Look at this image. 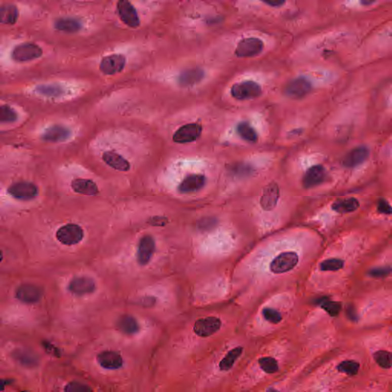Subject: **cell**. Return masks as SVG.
I'll list each match as a JSON object with an SVG mask.
<instances>
[{"mask_svg":"<svg viewBox=\"0 0 392 392\" xmlns=\"http://www.w3.org/2000/svg\"><path fill=\"white\" fill-rule=\"evenodd\" d=\"M237 132L243 140L250 143H255L258 139L255 130L248 122H241L239 124Z\"/></svg>","mask_w":392,"mask_h":392,"instance_id":"obj_30","label":"cell"},{"mask_svg":"<svg viewBox=\"0 0 392 392\" xmlns=\"http://www.w3.org/2000/svg\"><path fill=\"white\" fill-rule=\"evenodd\" d=\"M263 316L267 321L273 324H278L282 320L281 313L272 308H264L262 311Z\"/></svg>","mask_w":392,"mask_h":392,"instance_id":"obj_39","label":"cell"},{"mask_svg":"<svg viewBox=\"0 0 392 392\" xmlns=\"http://www.w3.org/2000/svg\"><path fill=\"white\" fill-rule=\"evenodd\" d=\"M242 351H243V348L240 346L236 347V348H233L231 351H228L227 355L220 362V369L221 371L230 370L234 366L236 362L237 361V359L242 354Z\"/></svg>","mask_w":392,"mask_h":392,"instance_id":"obj_29","label":"cell"},{"mask_svg":"<svg viewBox=\"0 0 392 392\" xmlns=\"http://www.w3.org/2000/svg\"><path fill=\"white\" fill-rule=\"evenodd\" d=\"M347 315H348V318L353 321H356L357 320V314H356V310L352 308L349 307L347 309Z\"/></svg>","mask_w":392,"mask_h":392,"instance_id":"obj_45","label":"cell"},{"mask_svg":"<svg viewBox=\"0 0 392 392\" xmlns=\"http://www.w3.org/2000/svg\"><path fill=\"white\" fill-rule=\"evenodd\" d=\"M362 4H363V5H370V4H374L373 1H363Z\"/></svg>","mask_w":392,"mask_h":392,"instance_id":"obj_46","label":"cell"},{"mask_svg":"<svg viewBox=\"0 0 392 392\" xmlns=\"http://www.w3.org/2000/svg\"><path fill=\"white\" fill-rule=\"evenodd\" d=\"M43 296V289L34 284H22L18 287L16 292V298L25 303H37L41 300Z\"/></svg>","mask_w":392,"mask_h":392,"instance_id":"obj_13","label":"cell"},{"mask_svg":"<svg viewBox=\"0 0 392 392\" xmlns=\"http://www.w3.org/2000/svg\"><path fill=\"white\" fill-rule=\"evenodd\" d=\"M231 96L234 99L239 101L255 99L262 94V89L260 85L252 82L245 81L240 83L234 84L231 88Z\"/></svg>","mask_w":392,"mask_h":392,"instance_id":"obj_1","label":"cell"},{"mask_svg":"<svg viewBox=\"0 0 392 392\" xmlns=\"http://www.w3.org/2000/svg\"><path fill=\"white\" fill-rule=\"evenodd\" d=\"M65 392H94L90 386L79 381H71L64 387Z\"/></svg>","mask_w":392,"mask_h":392,"instance_id":"obj_38","label":"cell"},{"mask_svg":"<svg viewBox=\"0 0 392 392\" xmlns=\"http://www.w3.org/2000/svg\"><path fill=\"white\" fill-rule=\"evenodd\" d=\"M13 357L17 363L24 367L35 368L38 366V356L29 350L22 348L15 350L13 352Z\"/></svg>","mask_w":392,"mask_h":392,"instance_id":"obj_23","label":"cell"},{"mask_svg":"<svg viewBox=\"0 0 392 392\" xmlns=\"http://www.w3.org/2000/svg\"><path fill=\"white\" fill-rule=\"evenodd\" d=\"M264 43L257 38H245L238 43L236 55L239 58H251L262 52Z\"/></svg>","mask_w":392,"mask_h":392,"instance_id":"obj_7","label":"cell"},{"mask_svg":"<svg viewBox=\"0 0 392 392\" xmlns=\"http://www.w3.org/2000/svg\"><path fill=\"white\" fill-rule=\"evenodd\" d=\"M204 76V71L201 68H192L182 72L179 75L178 81L182 86H191L203 80Z\"/></svg>","mask_w":392,"mask_h":392,"instance_id":"obj_28","label":"cell"},{"mask_svg":"<svg viewBox=\"0 0 392 392\" xmlns=\"http://www.w3.org/2000/svg\"><path fill=\"white\" fill-rule=\"evenodd\" d=\"M344 267V260L339 258H330L320 263V268L323 271H337Z\"/></svg>","mask_w":392,"mask_h":392,"instance_id":"obj_34","label":"cell"},{"mask_svg":"<svg viewBox=\"0 0 392 392\" xmlns=\"http://www.w3.org/2000/svg\"><path fill=\"white\" fill-rule=\"evenodd\" d=\"M369 148L367 146H358L350 151L342 160V165L346 168H355L362 165L369 158Z\"/></svg>","mask_w":392,"mask_h":392,"instance_id":"obj_16","label":"cell"},{"mask_svg":"<svg viewBox=\"0 0 392 392\" xmlns=\"http://www.w3.org/2000/svg\"><path fill=\"white\" fill-rule=\"evenodd\" d=\"M126 58L123 55L114 54L104 57L100 64L101 72L107 75H113L121 72L125 67Z\"/></svg>","mask_w":392,"mask_h":392,"instance_id":"obj_12","label":"cell"},{"mask_svg":"<svg viewBox=\"0 0 392 392\" xmlns=\"http://www.w3.org/2000/svg\"><path fill=\"white\" fill-rule=\"evenodd\" d=\"M203 127L200 124L191 123L178 129L173 135V141L177 143H192L201 137Z\"/></svg>","mask_w":392,"mask_h":392,"instance_id":"obj_5","label":"cell"},{"mask_svg":"<svg viewBox=\"0 0 392 392\" xmlns=\"http://www.w3.org/2000/svg\"><path fill=\"white\" fill-rule=\"evenodd\" d=\"M8 192L16 200L28 201L33 200L38 195V188L35 184L23 181L10 185L8 188Z\"/></svg>","mask_w":392,"mask_h":392,"instance_id":"obj_6","label":"cell"},{"mask_svg":"<svg viewBox=\"0 0 392 392\" xmlns=\"http://www.w3.org/2000/svg\"><path fill=\"white\" fill-rule=\"evenodd\" d=\"M102 158L106 164L114 170L121 172H127L130 170V163L116 152L107 151L103 154Z\"/></svg>","mask_w":392,"mask_h":392,"instance_id":"obj_21","label":"cell"},{"mask_svg":"<svg viewBox=\"0 0 392 392\" xmlns=\"http://www.w3.org/2000/svg\"><path fill=\"white\" fill-rule=\"evenodd\" d=\"M264 4L272 7H280L284 5L285 2L282 0H269V1H264Z\"/></svg>","mask_w":392,"mask_h":392,"instance_id":"obj_44","label":"cell"},{"mask_svg":"<svg viewBox=\"0 0 392 392\" xmlns=\"http://www.w3.org/2000/svg\"><path fill=\"white\" fill-rule=\"evenodd\" d=\"M360 365L354 360H345L339 363L337 366V370L342 373L346 374L349 376L357 375Z\"/></svg>","mask_w":392,"mask_h":392,"instance_id":"obj_32","label":"cell"},{"mask_svg":"<svg viewBox=\"0 0 392 392\" xmlns=\"http://www.w3.org/2000/svg\"><path fill=\"white\" fill-rule=\"evenodd\" d=\"M84 238V231L81 226L76 224H68L60 227L56 232V239L64 245H77Z\"/></svg>","mask_w":392,"mask_h":392,"instance_id":"obj_4","label":"cell"},{"mask_svg":"<svg viewBox=\"0 0 392 392\" xmlns=\"http://www.w3.org/2000/svg\"><path fill=\"white\" fill-rule=\"evenodd\" d=\"M71 130L68 127L61 125H53L45 130L42 139L49 143H61L71 137Z\"/></svg>","mask_w":392,"mask_h":392,"instance_id":"obj_19","label":"cell"},{"mask_svg":"<svg viewBox=\"0 0 392 392\" xmlns=\"http://www.w3.org/2000/svg\"><path fill=\"white\" fill-rule=\"evenodd\" d=\"M167 222H168V220H167V218H166L165 217H153V218H151L150 221H149V223H150L152 225L155 226L165 225V224H167Z\"/></svg>","mask_w":392,"mask_h":392,"instance_id":"obj_42","label":"cell"},{"mask_svg":"<svg viewBox=\"0 0 392 392\" xmlns=\"http://www.w3.org/2000/svg\"><path fill=\"white\" fill-rule=\"evenodd\" d=\"M35 91L38 94L49 97H60L64 93L61 87L55 85H38L35 88Z\"/></svg>","mask_w":392,"mask_h":392,"instance_id":"obj_31","label":"cell"},{"mask_svg":"<svg viewBox=\"0 0 392 392\" xmlns=\"http://www.w3.org/2000/svg\"><path fill=\"white\" fill-rule=\"evenodd\" d=\"M97 362L103 369L116 370L122 367L123 358L119 353L110 350L101 351L97 356Z\"/></svg>","mask_w":392,"mask_h":392,"instance_id":"obj_17","label":"cell"},{"mask_svg":"<svg viewBox=\"0 0 392 392\" xmlns=\"http://www.w3.org/2000/svg\"><path fill=\"white\" fill-rule=\"evenodd\" d=\"M258 364L263 371L267 374H273L279 369L276 359L271 357H263L259 359Z\"/></svg>","mask_w":392,"mask_h":392,"instance_id":"obj_37","label":"cell"},{"mask_svg":"<svg viewBox=\"0 0 392 392\" xmlns=\"http://www.w3.org/2000/svg\"><path fill=\"white\" fill-rule=\"evenodd\" d=\"M22 392H26V391H22Z\"/></svg>","mask_w":392,"mask_h":392,"instance_id":"obj_49","label":"cell"},{"mask_svg":"<svg viewBox=\"0 0 392 392\" xmlns=\"http://www.w3.org/2000/svg\"><path fill=\"white\" fill-rule=\"evenodd\" d=\"M155 250V240L151 236H144L140 239L137 248V261L141 266L149 264Z\"/></svg>","mask_w":392,"mask_h":392,"instance_id":"obj_14","label":"cell"},{"mask_svg":"<svg viewBox=\"0 0 392 392\" xmlns=\"http://www.w3.org/2000/svg\"><path fill=\"white\" fill-rule=\"evenodd\" d=\"M299 262V256L293 251L281 253L277 256L270 264V270L272 273L280 275L287 273L293 270Z\"/></svg>","mask_w":392,"mask_h":392,"instance_id":"obj_2","label":"cell"},{"mask_svg":"<svg viewBox=\"0 0 392 392\" xmlns=\"http://www.w3.org/2000/svg\"><path fill=\"white\" fill-rule=\"evenodd\" d=\"M54 28L65 33H75L82 29V23L75 18L61 17L55 21Z\"/></svg>","mask_w":392,"mask_h":392,"instance_id":"obj_22","label":"cell"},{"mask_svg":"<svg viewBox=\"0 0 392 392\" xmlns=\"http://www.w3.org/2000/svg\"><path fill=\"white\" fill-rule=\"evenodd\" d=\"M280 198L279 187L276 183H270L264 188L260 203L265 211L273 210L278 204Z\"/></svg>","mask_w":392,"mask_h":392,"instance_id":"obj_20","label":"cell"},{"mask_svg":"<svg viewBox=\"0 0 392 392\" xmlns=\"http://www.w3.org/2000/svg\"><path fill=\"white\" fill-rule=\"evenodd\" d=\"M17 120L18 114L14 109L6 104H0V123H13Z\"/></svg>","mask_w":392,"mask_h":392,"instance_id":"obj_36","label":"cell"},{"mask_svg":"<svg viewBox=\"0 0 392 392\" xmlns=\"http://www.w3.org/2000/svg\"><path fill=\"white\" fill-rule=\"evenodd\" d=\"M68 290L74 295L82 297L94 293L96 290V284L92 278L88 277H76L70 281Z\"/></svg>","mask_w":392,"mask_h":392,"instance_id":"obj_11","label":"cell"},{"mask_svg":"<svg viewBox=\"0 0 392 392\" xmlns=\"http://www.w3.org/2000/svg\"><path fill=\"white\" fill-rule=\"evenodd\" d=\"M118 330L125 335L136 334L140 330L138 322L132 316L124 315L120 317L116 323Z\"/></svg>","mask_w":392,"mask_h":392,"instance_id":"obj_26","label":"cell"},{"mask_svg":"<svg viewBox=\"0 0 392 392\" xmlns=\"http://www.w3.org/2000/svg\"><path fill=\"white\" fill-rule=\"evenodd\" d=\"M43 54V49L38 45L31 43H22L13 49L12 58L17 62H27L41 58Z\"/></svg>","mask_w":392,"mask_h":392,"instance_id":"obj_3","label":"cell"},{"mask_svg":"<svg viewBox=\"0 0 392 392\" xmlns=\"http://www.w3.org/2000/svg\"><path fill=\"white\" fill-rule=\"evenodd\" d=\"M312 90V84L306 77L293 79L287 84L285 94L293 99H301L306 97Z\"/></svg>","mask_w":392,"mask_h":392,"instance_id":"obj_10","label":"cell"},{"mask_svg":"<svg viewBox=\"0 0 392 392\" xmlns=\"http://www.w3.org/2000/svg\"><path fill=\"white\" fill-rule=\"evenodd\" d=\"M267 392H279L278 390H275V389L272 388V387H270V388H269L268 390H267Z\"/></svg>","mask_w":392,"mask_h":392,"instance_id":"obj_47","label":"cell"},{"mask_svg":"<svg viewBox=\"0 0 392 392\" xmlns=\"http://www.w3.org/2000/svg\"><path fill=\"white\" fill-rule=\"evenodd\" d=\"M378 211L380 213L384 215H390L392 212L391 206L387 200L381 199L378 200Z\"/></svg>","mask_w":392,"mask_h":392,"instance_id":"obj_41","label":"cell"},{"mask_svg":"<svg viewBox=\"0 0 392 392\" xmlns=\"http://www.w3.org/2000/svg\"><path fill=\"white\" fill-rule=\"evenodd\" d=\"M221 326L220 319L215 317L200 319L194 323L193 330L200 337H209L216 333Z\"/></svg>","mask_w":392,"mask_h":392,"instance_id":"obj_8","label":"cell"},{"mask_svg":"<svg viewBox=\"0 0 392 392\" xmlns=\"http://www.w3.org/2000/svg\"><path fill=\"white\" fill-rule=\"evenodd\" d=\"M71 187L75 192L85 195H95L98 193L97 185L91 179H74L71 182Z\"/></svg>","mask_w":392,"mask_h":392,"instance_id":"obj_24","label":"cell"},{"mask_svg":"<svg viewBox=\"0 0 392 392\" xmlns=\"http://www.w3.org/2000/svg\"><path fill=\"white\" fill-rule=\"evenodd\" d=\"M3 258H4V254H3L2 251L0 250V262L2 261Z\"/></svg>","mask_w":392,"mask_h":392,"instance_id":"obj_48","label":"cell"},{"mask_svg":"<svg viewBox=\"0 0 392 392\" xmlns=\"http://www.w3.org/2000/svg\"><path fill=\"white\" fill-rule=\"evenodd\" d=\"M43 345L45 347L46 351H47L49 354L54 355V356H57V355H58V353H57L58 350H57L50 342H44L43 343Z\"/></svg>","mask_w":392,"mask_h":392,"instance_id":"obj_43","label":"cell"},{"mask_svg":"<svg viewBox=\"0 0 392 392\" xmlns=\"http://www.w3.org/2000/svg\"><path fill=\"white\" fill-rule=\"evenodd\" d=\"M116 7L120 19L125 25L134 28L140 26V18L137 10L129 1L121 0L117 3Z\"/></svg>","mask_w":392,"mask_h":392,"instance_id":"obj_9","label":"cell"},{"mask_svg":"<svg viewBox=\"0 0 392 392\" xmlns=\"http://www.w3.org/2000/svg\"><path fill=\"white\" fill-rule=\"evenodd\" d=\"M374 359L377 364L382 369H390L391 368V354L385 350H379L374 353Z\"/></svg>","mask_w":392,"mask_h":392,"instance_id":"obj_33","label":"cell"},{"mask_svg":"<svg viewBox=\"0 0 392 392\" xmlns=\"http://www.w3.org/2000/svg\"><path fill=\"white\" fill-rule=\"evenodd\" d=\"M19 16V10L14 4H0V23L14 25L17 22Z\"/></svg>","mask_w":392,"mask_h":392,"instance_id":"obj_25","label":"cell"},{"mask_svg":"<svg viewBox=\"0 0 392 392\" xmlns=\"http://www.w3.org/2000/svg\"><path fill=\"white\" fill-rule=\"evenodd\" d=\"M327 178L326 169L321 165L312 166L305 173L303 185L305 188H312L321 185Z\"/></svg>","mask_w":392,"mask_h":392,"instance_id":"obj_15","label":"cell"},{"mask_svg":"<svg viewBox=\"0 0 392 392\" xmlns=\"http://www.w3.org/2000/svg\"><path fill=\"white\" fill-rule=\"evenodd\" d=\"M391 272L390 267H376L369 270V275L372 278H381L388 276Z\"/></svg>","mask_w":392,"mask_h":392,"instance_id":"obj_40","label":"cell"},{"mask_svg":"<svg viewBox=\"0 0 392 392\" xmlns=\"http://www.w3.org/2000/svg\"><path fill=\"white\" fill-rule=\"evenodd\" d=\"M321 307L326 311L330 317H337L340 312L341 309H342V305L340 303L338 302L331 301V300H327V299H322L320 301Z\"/></svg>","mask_w":392,"mask_h":392,"instance_id":"obj_35","label":"cell"},{"mask_svg":"<svg viewBox=\"0 0 392 392\" xmlns=\"http://www.w3.org/2000/svg\"><path fill=\"white\" fill-rule=\"evenodd\" d=\"M360 204L357 199L350 198L341 199L336 200L332 205V209L335 212L340 214L351 213L359 209Z\"/></svg>","mask_w":392,"mask_h":392,"instance_id":"obj_27","label":"cell"},{"mask_svg":"<svg viewBox=\"0 0 392 392\" xmlns=\"http://www.w3.org/2000/svg\"><path fill=\"white\" fill-rule=\"evenodd\" d=\"M206 178L203 175L191 174L186 176L178 187L182 194H189L200 191L206 185Z\"/></svg>","mask_w":392,"mask_h":392,"instance_id":"obj_18","label":"cell"}]
</instances>
